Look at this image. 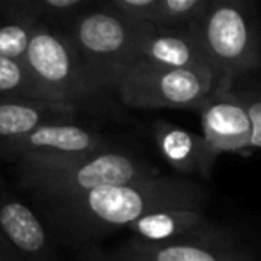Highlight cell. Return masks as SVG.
Returning a JSON list of instances; mask_svg holds the SVG:
<instances>
[{
    "instance_id": "2e32d148",
    "label": "cell",
    "mask_w": 261,
    "mask_h": 261,
    "mask_svg": "<svg viewBox=\"0 0 261 261\" xmlns=\"http://www.w3.org/2000/svg\"><path fill=\"white\" fill-rule=\"evenodd\" d=\"M86 0H22L11 6L15 16L36 20L38 23L56 22V20L81 16L86 9Z\"/></svg>"
},
{
    "instance_id": "30bf717a",
    "label": "cell",
    "mask_w": 261,
    "mask_h": 261,
    "mask_svg": "<svg viewBox=\"0 0 261 261\" xmlns=\"http://www.w3.org/2000/svg\"><path fill=\"white\" fill-rule=\"evenodd\" d=\"M154 138L163 160L177 172L200 174L204 179L211 175L217 156L210 150L202 135L160 120L154 125Z\"/></svg>"
},
{
    "instance_id": "3957f363",
    "label": "cell",
    "mask_w": 261,
    "mask_h": 261,
    "mask_svg": "<svg viewBox=\"0 0 261 261\" xmlns=\"http://www.w3.org/2000/svg\"><path fill=\"white\" fill-rule=\"evenodd\" d=\"M20 163L27 185L56 200L158 177V170L147 161L115 150L65 158H23Z\"/></svg>"
},
{
    "instance_id": "7c38bea8",
    "label": "cell",
    "mask_w": 261,
    "mask_h": 261,
    "mask_svg": "<svg viewBox=\"0 0 261 261\" xmlns=\"http://www.w3.org/2000/svg\"><path fill=\"white\" fill-rule=\"evenodd\" d=\"M75 106L56 104L41 98H9L0 100V143L13 142L38 127L68 123Z\"/></svg>"
},
{
    "instance_id": "52a82bcc",
    "label": "cell",
    "mask_w": 261,
    "mask_h": 261,
    "mask_svg": "<svg viewBox=\"0 0 261 261\" xmlns=\"http://www.w3.org/2000/svg\"><path fill=\"white\" fill-rule=\"evenodd\" d=\"M197 111L200 115L202 138L217 158L252 145V123L231 88L211 95Z\"/></svg>"
},
{
    "instance_id": "5b68a950",
    "label": "cell",
    "mask_w": 261,
    "mask_h": 261,
    "mask_svg": "<svg viewBox=\"0 0 261 261\" xmlns=\"http://www.w3.org/2000/svg\"><path fill=\"white\" fill-rule=\"evenodd\" d=\"M229 88L210 68H163L150 65L129 66L115 84L123 104L143 109H199L211 95Z\"/></svg>"
},
{
    "instance_id": "ffe728a7",
    "label": "cell",
    "mask_w": 261,
    "mask_h": 261,
    "mask_svg": "<svg viewBox=\"0 0 261 261\" xmlns=\"http://www.w3.org/2000/svg\"><path fill=\"white\" fill-rule=\"evenodd\" d=\"M104 6L135 25L152 27L158 0H109Z\"/></svg>"
},
{
    "instance_id": "44dd1931",
    "label": "cell",
    "mask_w": 261,
    "mask_h": 261,
    "mask_svg": "<svg viewBox=\"0 0 261 261\" xmlns=\"http://www.w3.org/2000/svg\"><path fill=\"white\" fill-rule=\"evenodd\" d=\"M0 261H22L15 252V249L9 245L6 236L2 234V231H0Z\"/></svg>"
},
{
    "instance_id": "4fadbf2b",
    "label": "cell",
    "mask_w": 261,
    "mask_h": 261,
    "mask_svg": "<svg viewBox=\"0 0 261 261\" xmlns=\"http://www.w3.org/2000/svg\"><path fill=\"white\" fill-rule=\"evenodd\" d=\"M129 261H250L234 245L217 240H179L172 243L136 242L130 249Z\"/></svg>"
},
{
    "instance_id": "ac0fdd59",
    "label": "cell",
    "mask_w": 261,
    "mask_h": 261,
    "mask_svg": "<svg viewBox=\"0 0 261 261\" xmlns=\"http://www.w3.org/2000/svg\"><path fill=\"white\" fill-rule=\"evenodd\" d=\"M36 25V20L20 16H15L11 22L0 23V56L15 61H25Z\"/></svg>"
},
{
    "instance_id": "6da1fadb",
    "label": "cell",
    "mask_w": 261,
    "mask_h": 261,
    "mask_svg": "<svg viewBox=\"0 0 261 261\" xmlns=\"http://www.w3.org/2000/svg\"><path fill=\"white\" fill-rule=\"evenodd\" d=\"M58 200L65 217L73 224L93 231H111L129 227L156 211H200L204 192L195 182L158 175Z\"/></svg>"
},
{
    "instance_id": "9a60e30c",
    "label": "cell",
    "mask_w": 261,
    "mask_h": 261,
    "mask_svg": "<svg viewBox=\"0 0 261 261\" xmlns=\"http://www.w3.org/2000/svg\"><path fill=\"white\" fill-rule=\"evenodd\" d=\"M207 6L210 0H158L152 29L190 31Z\"/></svg>"
},
{
    "instance_id": "5bb4252c",
    "label": "cell",
    "mask_w": 261,
    "mask_h": 261,
    "mask_svg": "<svg viewBox=\"0 0 261 261\" xmlns=\"http://www.w3.org/2000/svg\"><path fill=\"white\" fill-rule=\"evenodd\" d=\"M127 229L138 238V242L160 245L202 234L206 229V218L202 211L167 210L145 215Z\"/></svg>"
},
{
    "instance_id": "7a4b0ae2",
    "label": "cell",
    "mask_w": 261,
    "mask_h": 261,
    "mask_svg": "<svg viewBox=\"0 0 261 261\" xmlns=\"http://www.w3.org/2000/svg\"><path fill=\"white\" fill-rule=\"evenodd\" d=\"M207 66L231 86L261 70V27L254 4L247 0H210L192 27Z\"/></svg>"
},
{
    "instance_id": "8992f818",
    "label": "cell",
    "mask_w": 261,
    "mask_h": 261,
    "mask_svg": "<svg viewBox=\"0 0 261 261\" xmlns=\"http://www.w3.org/2000/svg\"><path fill=\"white\" fill-rule=\"evenodd\" d=\"M23 63L41 100L75 106L93 93L68 34L50 25H36Z\"/></svg>"
},
{
    "instance_id": "8fae6325",
    "label": "cell",
    "mask_w": 261,
    "mask_h": 261,
    "mask_svg": "<svg viewBox=\"0 0 261 261\" xmlns=\"http://www.w3.org/2000/svg\"><path fill=\"white\" fill-rule=\"evenodd\" d=\"M0 231L22 261H56L47 231L25 204L15 199L0 204Z\"/></svg>"
},
{
    "instance_id": "e0dca14e",
    "label": "cell",
    "mask_w": 261,
    "mask_h": 261,
    "mask_svg": "<svg viewBox=\"0 0 261 261\" xmlns=\"http://www.w3.org/2000/svg\"><path fill=\"white\" fill-rule=\"evenodd\" d=\"M40 98L25 63L0 56V100Z\"/></svg>"
},
{
    "instance_id": "9c48e42d",
    "label": "cell",
    "mask_w": 261,
    "mask_h": 261,
    "mask_svg": "<svg viewBox=\"0 0 261 261\" xmlns=\"http://www.w3.org/2000/svg\"><path fill=\"white\" fill-rule=\"evenodd\" d=\"M136 65L163 66V68H210L192 29L143 31L133 45L125 68Z\"/></svg>"
},
{
    "instance_id": "ba28073f",
    "label": "cell",
    "mask_w": 261,
    "mask_h": 261,
    "mask_svg": "<svg viewBox=\"0 0 261 261\" xmlns=\"http://www.w3.org/2000/svg\"><path fill=\"white\" fill-rule=\"evenodd\" d=\"M6 154L13 158H65L108 150L100 135L75 123H50L13 142L2 143Z\"/></svg>"
},
{
    "instance_id": "277c9868",
    "label": "cell",
    "mask_w": 261,
    "mask_h": 261,
    "mask_svg": "<svg viewBox=\"0 0 261 261\" xmlns=\"http://www.w3.org/2000/svg\"><path fill=\"white\" fill-rule=\"evenodd\" d=\"M147 29L152 27L135 25L106 6L77 16L68 38L83 63L93 93L115 88L127 66L133 45Z\"/></svg>"
},
{
    "instance_id": "d6986e66",
    "label": "cell",
    "mask_w": 261,
    "mask_h": 261,
    "mask_svg": "<svg viewBox=\"0 0 261 261\" xmlns=\"http://www.w3.org/2000/svg\"><path fill=\"white\" fill-rule=\"evenodd\" d=\"M256 75L234 81L231 84V91L242 102L252 123V145L250 147L261 149V79H257Z\"/></svg>"
}]
</instances>
